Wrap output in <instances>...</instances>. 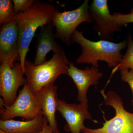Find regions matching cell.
Wrapping results in <instances>:
<instances>
[{
	"label": "cell",
	"mask_w": 133,
	"mask_h": 133,
	"mask_svg": "<svg viewBox=\"0 0 133 133\" xmlns=\"http://www.w3.org/2000/svg\"><path fill=\"white\" fill-rule=\"evenodd\" d=\"M56 10L54 6L50 3L35 1L29 9L16 14L20 63L24 72L26 55L36 30L38 28L52 22Z\"/></svg>",
	"instance_id": "6da1fadb"
},
{
	"label": "cell",
	"mask_w": 133,
	"mask_h": 133,
	"mask_svg": "<svg viewBox=\"0 0 133 133\" xmlns=\"http://www.w3.org/2000/svg\"><path fill=\"white\" fill-rule=\"evenodd\" d=\"M71 39L72 42L78 44L81 48L82 53L76 63L91 64L97 68L98 62L101 61L107 63L110 68L115 69L123 57L121 51L128 44L127 39L118 43L103 40L93 42L85 37L83 31L77 30L72 34Z\"/></svg>",
	"instance_id": "7a4b0ae2"
},
{
	"label": "cell",
	"mask_w": 133,
	"mask_h": 133,
	"mask_svg": "<svg viewBox=\"0 0 133 133\" xmlns=\"http://www.w3.org/2000/svg\"><path fill=\"white\" fill-rule=\"evenodd\" d=\"M69 63L64 51L54 53L50 60L37 65L26 58L24 73L27 84L35 94L44 87L54 84L60 75H68Z\"/></svg>",
	"instance_id": "3957f363"
},
{
	"label": "cell",
	"mask_w": 133,
	"mask_h": 133,
	"mask_svg": "<svg viewBox=\"0 0 133 133\" xmlns=\"http://www.w3.org/2000/svg\"><path fill=\"white\" fill-rule=\"evenodd\" d=\"M105 105L111 107L115 111V115L109 120L104 118L105 122L97 129L85 128L83 133H133V113L125 109L124 102L120 96L113 91L105 93L100 91Z\"/></svg>",
	"instance_id": "277c9868"
},
{
	"label": "cell",
	"mask_w": 133,
	"mask_h": 133,
	"mask_svg": "<svg viewBox=\"0 0 133 133\" xmlns=\"http://www.w3.org/2000/svg\"><path fill=\"white\" fill-rule=\"evenodd\" d=\"M88 3L89 1L85 0L77 8L63 12L56 9L52 21L56 28L55 38H59L68 46L71 45V36L77 27L83 22L92 23Z\"/></svg>",
	"instance_id": "5b68a950"
},
{
	"label": "cell",
	"mask_w": 133,
	"mask_h": 133,
	"mask_svg": "<svg viewBox=\"0 0 133 133\" xmlns=\"http://www.w3.org/2000/svg\"><path fill=\"white\" fill-rule=\"evenodd\" d=\"M0 105V116L2 120L19 117L29 121L43 114L39 102L27 83L11 105L4 104L1 98Z\"/></svg>",
	"instance_id": "8992f818"
},
{
	"label": "cell",
	"mask_w": 133,
	"mask_h": 133,
	"mask_svg": "<svg viewBox=\"0 0 133 133\" xmlns=\"http://www.w3.org/2000/svg\"><path fill=\"white\" fill-rule=\"evenodd\" d=\"M20 62H16L12 67L7 63L0 66V95L3 102L10 106L14 102L17 96L18 88L27 83Z\"/></svg>",
	"instance_id": "52a82bcc"
},
{
	"label": "cell",
	"mask_w": 133,
	"mask_h": 133,
	"mask_svg": "<svg viewBox=\"0 0 133 133\" xmlns=\"http://www.w3.org/2000/svg\"><path fill=\"white\" fill-rule=\"evenodd\" d=\"M89 12L94 22V29L101 40L111 39L115 32L121 31L122 27L111 18L107 1L94 0L89 6Z\"/></svg>",
	"instance_id": "ba28073f"
},
{
	"label": "cell",
	"mask_w": 133,
	"mask_h": 133,
	"mask_svg": "<svg viewBox=\"0 0 133 133\" xmlns=\"http://www.w3.org/2000/svg\"><path fill=\"white\" fill-rule=\"evenodd\" d=\"M57 108V111L66 121L64 129L66 132L80 133L85 128L84 121L92 120L91 115L88 111V103L69 104L58 98Z\"/></svg>",
	"instance_id": "9c48e42d"
},
{
	"label": "cell",
	"mask_w": 133,
	"mask_h": 133,
	"mask_svg": "<svg viewBox=\"0 0 133 133\" xmlns=\"http://www.w3.org/2000/svg\"><path fill=\"white\" fill-rule=\"evenodd\" d=\"M20 62L18 47V31L15 20L2 25L0 31V62L13 67Z\"/></svg>",
	"instance_id": "30bf717a"
},
{
	"label": "cell",
	"mask_w": 133,
	"mask_h": 133,
	"mask_svg": "<svg viewBox=\"0 0 133 133\" xmlns=\"http://www.w3.org/2000/svg\"><path fill=\"white\" fill-rule=\"evenodd\" d=\"M68 76L72 79L78 90L77 99L80 102L88 103L87 92L91 85H97L103 76L97 68L87 67L84 70L78 69L74 63L69 62Z\"/></svg>",
	"instance_id": "8fae6325"
},
{
	"label": "cell",
	"mask_w": 133,
	"mask_h": 133,
	"mask_svg": "<svg viewBox=\"0 0 133 133\" xmlns=\"http://www.w3.org/2000/svg\"><path fill=\"white\" fill-rule=\"evenodd\" d=\"M57 89V86L51 84L44 87L35 94L41 106L43 115L48 120L53 133H59L56 118Z\"/></svg>",
	"instance_id": "7c38bea8"
},
{
	"label": "cell",
	"mask_w": 133,
	"mask_h": 133,
	"mask_svg": "<svg viewBox=\"0 0 133 133\" xmlns=\"http://www.w3.org/2000/svg\"><path fill=\"white\" fill-rule=\"evenodd\" d=\"M54 27L51 22L41 27L37 39L35 65L42 64L47 62L46 56L51 51L54 53L64 51L62 46L55 40L53 33Z\"/></svg>",
	"instance_id": "4fadbf2b"
},
{
	"label": "cell",
	"mask_w": 133,
	"mask_h": 133,
	"mask_svg": "<svg viewBox=\"0 0 133 133\" xmlns=\"http://www.w3.org/2000/svg\"><path fill=\"white\" fill-rule=\"evenodd\" d=\"M44 118L42 114L33 119L25 121L1 119L0 128L7 133H38L42 130Z\"/></svg>",
	"instance_id": "5bb4252c"
},
{
	"label": "cell",
	"mask_w": 133,
	"mask_h": 133,
	"mask_svg": "<svg viewBox=\"0 0 133 133\" xmlns=\"http://www.w3.org/2000/svg\"><path fill=\"white\" fill-rule=\"evenodd\" d=\"M16 14L13 1L11 0L0 1V24H7L15 20Z\"/></svg>",
	"instance_id": "9a60e30c"
},
{
	"label": "cell",
	"mask_w": 133,
	"mask_h": 133,
	"mask_svg": "<svg viewBox=\"0 0 133 133\" xmlns=\"http://www.w3.org/2000/svg\"><path fill=\"white\" fill-rule=\"evenodd\" d=\"M127 40V51L123 56L119 64L115 69H113V72L117 70L124 69H130L133 70V40L130 36H129Z\"/></svg>",
	"instance_id": "2e32d148"
},
{
	"label": "cell",
	"mask_w": 133,
	"mask_h": 133,
	"mask_svg": "<svg viewBox=\"0 0 133 133\" xmlns=\"http://www.w3.org/2000/svg\"><path fill=\"white\" fill-rule=\"evenodd\" d=\"M111 18L121 27L128 23H132L133 8L131 9V13L129 14H123L120 13H115L111 15Z\"/></svg>",
	"instance_id": "e0dca14e"
},
{
	"label": "cell",
	"mask_w": 133,
	"mask_h": 133,
	"mask_svg": "<svg viewBox=\"0 0 133 133\" xmlns=\"http://www.w3.org/2000/svg\"><path fill=\"white\" fill-rule=\"evenodd\" d=\"M14 9L16 14L24 12L29 9L33 5L34 0H13Z\"/></svg>",
	"instance_id": "ac0fdd59"
},
{
	"label": "cell",
	"mask_w": 133,
	"mask_h": 133,
	"mask_svg": "<svg viewBox=\"0 0 133 133\" xmlns=\"http://www.w3.org/2000/svg\"><path fill=\"white\" fill-rule=\"evenodd\" d=\"M120 72L122 80L127 83L131 88L132 94V99L131 102L133 106V70L129 71L128 69H122L120 70Z\"/></svg>",
	"instance_id": "d6986e66"
},
{
	"label": "cell",
	"mask_w": 133,
	"mask_h": 133,
	"mask_svg": "<svg viewBox=\"0 0 133 133\" xmlns=\"http://www.w3.org/2000/svg\"><path fill=\"white\" fill-rule=\"evenodd\" d=\"M44 125L42 130L40 132L37 133H53L52 129L49 125V123L47 119L44 117Z\"/></svg>",
	"instance_id": "ffe728a7"
},
{
	"label": "cell",
	"mask_w": 133,
	"mask_h": 133,
	"mask_svg": "<svg viewBox=\"0 0 133 133\" xmlns=\"http://www.w3.org/2000/svg\"><path fill=\"white\" fill-rule=\"evenodd\" d=\"M0 133H7L2 129H0Z\"/></svg>",
	"instance_id": "44dd1931"
}]
</instances>
